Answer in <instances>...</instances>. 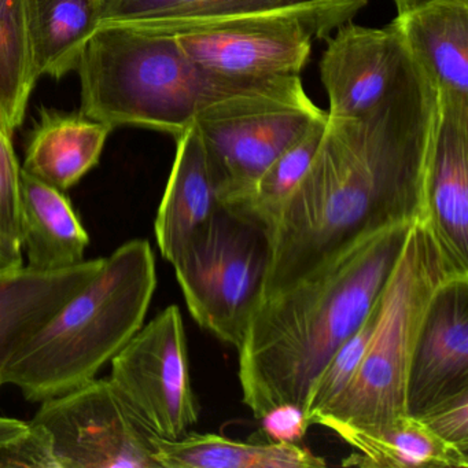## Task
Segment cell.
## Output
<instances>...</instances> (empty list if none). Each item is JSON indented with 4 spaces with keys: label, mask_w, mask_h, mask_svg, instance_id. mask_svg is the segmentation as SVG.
Here are the masks:
<instances>
[{
    "label": "cell",
    "mask_w": 468,
    "mask_h": 468,
    "mask_svg": "<svg viewBox=\"0 0 468 468\" xmlns=\"http://www.w3.org/2000/svg\"><path fill=\"white\" fill-rule=\"evenodd\" d=\"M76 70L81 114L113 130L147 128L175 139L212 103L275 80L207 72L186 56L174 35L122 24L100 27Z\"/></svg>",
    "instance_id": "obj_4"
},
{
    "label": "cell",
    "mask_w": 468,
    "mask_h": 468,
    "mask_svg": "<svg viewBox=\"0 0 468 468\" xmlns=\"http://www.w3.org/2000/svg\"><path fill=\"white\" fill-rule=\"evenodd\" d=\"M339 0H103L101 26L172 32L193 24L292 12Z\"/></svg>",
    "instance_id": "obj_21"
},
{
    "label": "cell",
    "mask_w": 468,
    "mask_h": 468,
    "mask_svg": "<svg viewBox=\"0 0 468 468\" xmlns=\"http://www.w3.org/2000/svg\"><path fill=\"white\" fill-rule=\"evenodd\" d=\"M21 169L13 136L0 128V232L20 245Z\"/></svg>",
    "instance_id": "obj_26"
},
{
    "label": "cell",
    "mask_w": 468,
    "mask_h": 468,
    "mask_svg": "<svg viewBox=\"0 0 468 468\" xmlns=\"http://www.w3.org/2000/svg\"><path fill=\"white\" fill-rule=\"evenodd\" d=\"M418 418L443 442L468 453V390L438 402Z\"/></svg>",
    "instance_id": "obj_27"
},
{
    "label": "cell",
    "mask_w": 468,
    "mask_h": 468,
    "mask_svg": "<svg viewBox=\"0 0 468 468\" xmlns=\"http://www.w3.org/2000/svg\"><path fill=\"white\" fill-rule=\"evenodd\" d=\"M172 265L193 319L238 349L262 300L270 265L267 231L221 207Z\"/></svg>",
    "instance_id": "obj_7"
},
{
    "label": "cell",
    "mask_w": 468,
    "mask_h": 468,
    "mask_svg": "<svg viewBox=\"0 0 468 468\" xmlns=\"http://www.w3.org/2000/svg\"><path fill=\"white\" fill-rule=\"evenodd\" d=\"M103 260L53 272L27 265L0 271V377L21 345L100 272Z\"/></svg>",
    "instance_id": "obj_15"
},
{
    "label": "cell",
    "mask_w": 468,
    "mask_h": 468,
    "mask_svg": "<svg viewBox=\"0 0 468 468\" xmlns=\"http://www.w3.org/2000/svg\"><path fill=\"white\" fill-rule=\"evenodd\" d=\"M430 0H394L397 7V15L408 12V10L415 9V7L420 6V5L427 4Z\"/></svg>",
    "instance_id": "obj_32"
},
{
    "label": "cell",
    "mask_w": 468,
    "mask_h": 468,
    "mask_svg": "<svg viewBox=\"0 0 468 468\" xmlns=\"http://www.w3.org/2000/svg\"><path fill=\"white\" fill-rule=\"evenodd\" d=\"M325 39L320 78L330 101L327 116L367 113L388 94L404 67L408 51L399 31L393 23L368 28L349 21Z\"/></svg>",
    "instance_id": "obj_12"
},
{
    "label": "cell",
    "mask_w": 468,
    "mask_h": 468,
    "mask_svg": "<svg viewBox=\"0 0 468 468\" xmlns=\"http://www.w3.org/2000/svg\"><path fill=\"white\" fill-rule=\"evenodd\" d=\"M424 205L441 250L459 272L468 273V106L441 101Z\"/></svg>",
    "instance_id": "obj_13"
},
{
    "label": "cell",
    "mask_w": 468,
    "mask_h": 468,
    "mask_svg": "<svg viewBox=\"0 0 468 468\" xmlns=\"http://www.w3.org/2000/svg\"><path fill=\"white\" fill-rule=\"evenodd\" d=\"M112 131L81 113L43 111L23 169L65 193L98 165Z\"/></svg>",
    "instance_id": "obj_18"
},
{
    "label": "cell",
    "mask_w": 468,
    "mask_h": 468,
    "mask_svg": "<svg viewBox=\"0 0 468 468\" xmlns=\"http://www.w3.org/2000/svg\"><path fill=\"white\" fill-rule=\"evenodd\" d=\"M260 420L272 442L297 443L305 437L306 430L311 426L303 407L294 404L276 405Z\"/></svg>",
    "instance_id": "obj_29"
},
{
    "label": "cell",
    "mask_w": 468,
    "mask_h": 468,
    "mask_svg": "<svg viewBox=\"0 0 468 468\" xmlns=\"http://www.w3.org/2000/svg\"><path fill=\"white\" fill-rule=\"evenodd\" d=\"M161 468H319L322 457L297 443H250L216 434L152 437Z\"/></svg>",
    "instance_id": "obj_22"
},
{
    "label": "cell",
    "mask_w": 468,
    "mask_h": 468,
    "mask_svg": "<svg viewBox=\"0 0 468 468\" xmlns=\"http://www.w3.org/2000/svg\"><path fill=\"white\" fill-rule=\"evenodd\" d=\"M23 248L20 243L10 239L0 232V271L23 267Z\"/></svg>",
    "instance_id": "obj_30"
},
{
    "label": "cell",
    "mask_w": 468,
    "mask_h": 468,
    "mask_svg": "<svg viewBox=\"0 0 468 468\" xmlns=\"http://www.w3.org/2000/svg\"><path fill=\"white\" fill-rule=\"evenodd\" d=\"M29 421L0 416V448L28 431Z\"/></svg>",
    "instance_id": "obj_31"
},
{
    "label": "cell",
    "mask_w": 468,
    "mask_h": 468,
    "mask_svg": "<svg viewBox=\"0 0 468 468\" xmlns=\"http://www.w3.org/2000/svg\"><path fill=\"white\" fill-rule=\"evenodd\" d=\"M176 144L174 165L154 221L158 248L171 264L223 207L196 127L191 125Z\"/></svg>",
    "instance_id": "obj_16"
},
{
    "label": "cell",
    "mask_w": 468,
    "mask_h": 468,
    "mask_svg": "<svg viewBox=\"0 0 468 468\" xmlns=\"http://www.w3.org/2000/svg\"><path fill=\"white\" fill-rule=\"evenodd\" d=\"M37 80L26 0H0V128L9 135L23 124Z\"/></svg>",
    "instance_id": "obj_23"
},
{
    "label": "cell",
    "mask_w": 468,
    "mask_h": 468,
    "mask_svg": "<svg viewBox=\"0 0 468 468\" xmlns=\"http://www.w3.org/2000/svg\"><path fill=\"white\" fill-rule=\"evenodd\" d=\"M103 0H26L32 64L37 79L64 78L100 29Z\"/></svg>",
    "instance_id": "obj_20"
},
{
    "label": "cell",
    "mask_w": 468,
    "mask_h": 468,
    "mask_svg": "<svg viewBox=\"0 0 468 468\" xmlns=\"http://www.w3.org/2000/svg\"><path fill=\"white\" fill-rule=\"evenodd\" d=\"M391 23L441 101L468 106V0H430Z\"/></svg>",
    "instance_id": "obj_14"
},
{
    "label": "cell",
    "mask_w": 468,
    "mask_h": 468,
    "mask_svg": "<svg viewBox=\"0 0 468 468\" xmlns=\"http://www.w3.org/2000/svg\"><path fill=\"white\" fill-rule=\"evenodd\" d=\"M412 226L364 238L260 301L238 347L243 402L257 419L276 405L303 407L314 378L379 300Z\"/></svg>",
    "instance_id": "obj_2"
},
{
    "label": "cell",
    "mask_w": 468,
    "mask_h": 468,
    "mask_svg": "<svg viewBox=\"0 0 468 468\" xmlns=\"http://www.w3.org/2000/svg\"><path fill=\"white\" fill-rule=\"evenodd\" d=\"M0 468H59L48 430L29 421L28 431L0 448Z\"/></svg>",
    "instance_id": "obj_28"
},
{
    "label": "cell",
    "mask_w": 468,
    "mask_h": 468,
    "mask_svg": "<svg viewBox=\"0 0 468 468\" xmlns=\"http://www.w3.org/2000/svg\"><path fill=\"white\" fill-rule=\"evenodd\" d=\"M440 111L437 86L408 51L374 108L347 119L327 116L305 176L268 234L262 300L364 238L426 220L424 186Z\"/></svg>",
    "instance_id": "obj_1"
},
{
    "label": "cell",
    "mask_w": 468,
    "mask_h": 468,
    "mask_svg": "<svg viewBox=\"0 0 468 468\" xmlns=\"http://www.w3.org/2000/svg\"><path fill=\"white\" fill-rule=\"evenodd\" d=\"M327 119L314 122L292 146L287 147L262 174L250 197L231 212L261 226L270 234L284 207L305 176L322 142Z\"/></svg>",
    "instance_id": "obj_24"
},
{
    "label": "cell",
    "mask_w": 468,
    "mask_h": 468,
    "mask_svg": "<svg viewBox=\"0 0 468 468\" xmlns=\"http://www.w3.org/2000/svg\"><path fill=\"white\" fill-rule=\"evenodd\" d=\"M369 0L193 24L168 32L199 68L229 78H300L314 40L349 23Z\"/></svg>",
    "instance_id": "obj_8"
},
{
    "label": "cell",
    "mask_w": 468,
    "mask_h": 468,
    "mask_svg": "<svg viewBox=\"0 0 468 468\" xmlns=\"http://www.w3.org/2000/svg\"><path fill=\"white\" fill-rule=\"evenodd\" d=\"M327 112L312 102L300 78H279L261 89L212 103L194 120L218 199L237 210L271 164Z\"/></svg>",
    "instance_id": "obj_6"
},
{
    "label": "cell",
    "mask_w": 468,
    "mask_h": 468,
    "mask_svg": "<svg viewBox=\"0 0 468 468\" xmlns=\"http://www.w3.org/2000/svg\"><path fill=\"white\" fill-rule=\"evenodd\" d=\"M380 298L360 327L338 347L309 386L303 410L309 423L349 386L360 367L379 314Z\"/></svg>",
    "instance_id": "obj_25"
},
{
    "label": "cell",
    "mask_w": 468,
    "mask_h": 468,
    "mask_svg": "<svg viewBox=\"0 0 468 468\" xmlns=\"http://www.w3.org/2000/svg\"><path fill=\"white\" fill-rule=\"evenodd\" d=\"M155 287L149 240L120 246L103 260L100 272L21 345L0 385L16 386L28 401L43 402L97 379L144 324Z\"/></svg>",
    "instance_id": "obj_3"
},
{
    "label": "cell",
    "mask_w": 468,
    "mask_h": 468,
    "mask_svg": "<svg viewBox=\"0 0 468 468\" xmlns=\"http://www.w3.org/2000/svg\"><path fill=\"white\" fill-rule=\"evenodd\" d=\"M59 468H161L152 437L111 380L94 379L40 405Z\"/></svg>",
    "instance_id": "obj_10"
},
{
    "label": "cell",
    "mask_w": 468,
    "mask_h": 468,
    "mask_svg": "<svg viewBox=\"0 0 468 468\" xmlns=\"http://www.w3.org/2000/svg\"><path fill=\"white\" fill-rule=\"evenodd\" d=\"M459 272L441 250L427 220L410 227L380 295L379 314L360 367L346 388L314 418L374 429L407 415V383L430 298Z\"/></svg>",
    "instance_id": "obj_5"
},
{
    "label": "cell",
    "mask_w": 468,
    "mask_h": 468,
    "mask_svg": "<svg viewBox=\"0 0 468 468\" xmlns=\"http://www.w3.org/2000/svg\"><path fill=\"white\" fill-rule=\"evenodd\" d=\"M133 415L155 437L179 440L198 420L179 306L144 324L112 360L109 377Z\"/></svg>",
    "instance_id": "obj_9"
},
{
    "label": "cell",
    "mask_w": 468,
    "mask_h": 468,
    "mask_svg": "<svg viewBox=\"0 0 468 468\" xmlns=\"http://www.w3.org/2000/svg\"><path fill=\"white\" fill-rule=\"evenodd\" d=\"M468 390V273H453L426 309L407 383V413L420 416Z\"/></svg>",
    "instance_id": "obj_11"
},
{
    "label": "cell",
    "mask_w": 468,
    "mask_h": 468,
    "mask_svg": "<svg viewBox=\"0 0 468 468\" xmlns=\"http://www.w3.org/2000/svg\"><path fill=\"white\" fill-rule=\"evenodd\" d=\"M357 449L342 464L363 468H468V453L443 442L416 416H397L374 429L323 421Z\"/></svg>",
    "instance_id": "obj_19"
},
{
    "label": "cell",
    "mask_w": 468,
    "mask_h": 468,
    "mask_svg": "<svg viewBox=\"0 0 468 468\" xmlns=\"http://www.w3.org/2000/svg\"><path fill=\"white\" fill-rule=\"evenodd\" d=\"M20 242L27 267L68 270L86 261L90 237L64 191L21 169Z\"/></svg>",
    "instance_id": "obj_17"
}]
</instances>
